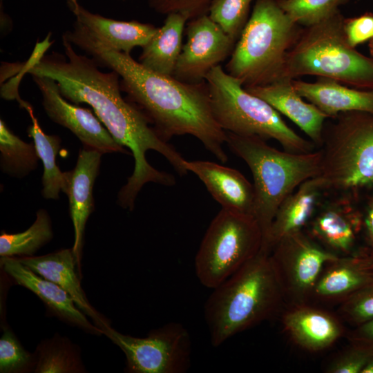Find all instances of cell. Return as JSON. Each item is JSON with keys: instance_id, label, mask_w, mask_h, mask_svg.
Returning <instances> with one entry per match:
<instances>
[{"instance_id": "obj_39", "label": "cell", "mask_w": 373, "mask_h": 373, "mask_svg": "<svg viewBox=\"0 0 373 373\" xmlns=\"http://www.w3.org/2000/svg\"><path fill=\"white\" fill-rule=\"evenodd\" d=\"M363 265L373 272V250L366 247L354 253Z\"/></svg>"}, {"instance_id": "obj_5", "label": "cell", "mask_w": 373, "mask_h": 373, "mask_svg": "<svg viewBox=\"0 0 373 373\" xmlns=\"http://www.w3.org/2000/svg\"><path fill=\"white\" fill-rule=\"evenodd\" d=\"M300 30L277 1L256 0L227 73L244 87L265 86L284 77L287 52Z\"/></svg>"}, {"instance_id": "obj_4", "label": "cell", "mask_w": 373, "mask_h": 373, "mask_svg": "<svg viewBox=\"0 0 373 373\" xmlns=\"http://www.w3.org/2000/svg\"><path fill=\"white\" fill-rule=\"evenodd\" d=\"M226 144L252 173L253 216L262 230L264 242L282 202L303 182L318 175L321 150L301 153L280 151L260 137L227 131Z\"/></svg>"}, {"instance_id": "obj_12", "label": "cell", "mask_w": 373, "mask_h": 373, "mask_svg": "<svg viewBox=\"0 0 373 373\" xmlns=\"http://www.w3.org/2000/svg\"><path fill=\"white\" fill-rule=\"evenodd\" d=\"M185 34L173 77L190 84L204 82L208 73L231 56L236 42L207 14L189 20Z\"/></svg>"}, {"instance_id": "obj_33", "label": "cell", "mask_w": 373, "mask_h": 373, "mask_svg": "<svg viewBox=\"0 0 373 373\" xmlns=\"http://www.w3.org/2000/svg\"><path fill=\"white\" fill-rule=\"evenodd\" d=\"M32 363V356L15 335L9 330L5 331L0 338V372H21L28 369Z\"/></svg>"}, {"instance_id": "obj_17", "label": "cell", "mask_w": 373, "mask_h": 373, "mask_svg": "<svg viewBox=\"0 0 373 373\" xmlns=\"http://www.w3.org/2000/svg\"><path fill=\"white\" fill-rule=\"evenodd\" d=\"M281 323L291 341L309 352L330 347L345 332L336 316L308 303L289 305L282 314Z\"/></svg>"}, {"instance_id": "obj_30", "label": "cell", "mask_w": 373, "mask_h": 373, "mask_svg": "<svg viewBox=\"0 0 373 373\" xmlns=\"http://www.w3.org/2000/svg\"><path fill=\"white\" fill-rule=\"evenodd\" d=\"M280 7L298 26L317 24L336 12L342 0H278Z\"/></svg>"}, {"instance_id": "obj_11", "label": "cell", "mask_w": 373, "mask_h": 373, "mask_svg": "<svg viewBox=\"0 0 373 373\" xmlns=\"http://www.w3.org/2000/svg\"><path fill=\"white\" fill-rule=\"evenodd\" d=\"M270 256L289 305L308 303L325 265L339 257L304 230L283 238Z\"/></svg>"}, {"instance_id": "obj_8", "label": "cell", "mask_w": 373, "mask_h": 373, "mask_svg": "<svg viewBox=\"0 0 373 373\" xmlns=\"http://www.w3.org/2000/svg\"><path fill=\"white\" fill-rule=\"evenodd\" d=\"M323 131L319 176L327 193L373 191V114H338Z\"/></svg>"}, {"instance_id": "obj_9", "label": "cell", "mask_w": 373, "mask_h": 373, "mask_svg": "<svg viewBox=\"0 0 373 373\" xmlns=\"http://www.w3.org/2000/svg\"><path fill=\"white\" fill-rule=\"evenodd\" d=\"M262 242V230L254 216L221 209L195 255L198 280L207 288H216L254 258Z\"/></svg>"}, {"instance_id": "obj_36", "label": "cell", "mask_w": 373, "mask_h": 373, "mask_svg": "<svg viewBox=\"0 0 373 373\" xmlns=\"http://www.w3.org/2000/svg\"><path fill=\"white\" fill-rule=\"evenodd\" d=\"M343 30L348 44L353 48L373 38V15L368 13L344 19Z\"/></svg>"}, {"instance_id": "obj_6", "label": "cell", "mask_w": 373, "mask_h": 373, "mask_svg": "<svg viewBox=\"0 0 373 373\" xmlns=\"http://www.w3.org/2000/svg\"><path fill=\"white\" fill-rule=\"evenodd\" d=\"M343 23L336 11L317 24L301 28L287 52L285 77H325L373 90V57L360 53L348 44Z\"/></svg>"}, {"instance_id": "obj_21", "label": "cell", "mask_w": 373, "mask_h": 373, "mask_svg": "<svg viewBox=\"0 0 373 373\" xmlns=\"http://www.w3.org/2000/svg\"><path fill=\"white\" fill-rule=\"evenodd\" d=\"M75 21L86 28L110 48L131 55L136 47H143L156 32L157 28L137 21H119L93 13L79 0H66Z\"/></svg>"}, {"instance_id": "obj_10", "label": "cell", "mask_w": 373, "mask_h": 373, "mask_svg": "<svg viewBox=\"0 0 373 373\" xmlns=\"http://www.w3.org/2000/svg\"><path fill=\"white\" fill-rule=\"evenodd\" d=\"M102 332L124 353L128 372L184 373L190 367L191 338L179 323H169L141 338L123 334L110 325Z\"/></svg>"}, {"instance_id": "obj_37", "label": "cell", "mask_w": 373, "mask_h": 373, "mask_svg": "<svg viewBox=\"0 0 373 373\" xmlns=\"http://www.w3.org/2000/svg\"><path fill=\"white\" fill-rule=\"evenodd\" d=\"M350 344L366 348L373 353V319L354 327L347 333Z\"/></svg>"}, {"instance_id": "obj_13", "label": "cell", "mask_w": 373, "mask_h": 373, "mask_svg": "<svg viewBox=\"0 0 373 373\" xmlns=\"http://www.w3.org/2000/svg\"><path fill=\"white\" fill-rule=\"evenodd\" d=\"M41 95L48 117L69 129L85 148L104 153L128 152L117 143L90 109L72 104L60 93L57 84L48 77L31 75Z\"/></svg>"}, {"instance_id": "obj_1", "label": "cell", "mask_w": 373, "mask_h": 373, "mask_svg": "<svg viewBox=\"0 0 373 373\" xmlns=\"http://www.w3.org/2000/svg\"><path fill=\"white\" fill-rule=\"evenodd\" d=\"M64 54L52 52L29 59L23 73L52 79L62 96L69 102L91 106L94 113L115 141L128 148L135 160L134 170L118 193L117 203L132 211L143 186L154 182L171 186L175 178L153 167L147 161L148 151L162 155L180 175L188 171L185 160L175 149L150 126L145 114L121 94L120 77L113 70L104 72L93 58L79 54L64 34Z\"/></svg>"}, {"instance_id": "obj_22", "label": "cell", "mask_w": 373, "mask_h": 373, "mask_svg": "<svg viewBox=\"0 0 373 373\" xmlns=\"http://www.w3.org/2000/svg\"><path fill=\"white\" fill-rule=\"evenodd\" d=\"M293 84L303 99L329 119L352 111L373 114V90L357 89L325 77H317L314 82L294 79Z\"/></svg>"}, {"instance_id": "obj_40", "label": "cell", "mask_w": 373, "mask_h": 373, "mask_svg": "<svg viewBox=\"0 0 373 373\" xmlns=\"http://www.w3.org/2000/svg\"><path fill=\"white\" fill-rule=\"evenodd\" d=\"M361 373H373V356L369 360Z\"/></svg>"}, {"instance_id": "obj_35", "label": "cell", "mask_w": 373, "mask_h": 373, "mask_svg": "<svg viewBox=\"0 0 373 373\" xmlns=\"http://www.w3.org/2000/svg\"><path fill=\"white\" fill-rule=\"evenodd\" d=\"M212 0H148L152 9L160 14L179 12L186 15L189 20L207 14Z\"/></svg>"}, {"instance_id": "obj_7", "label": "cell", "mask_w": 373, "mask_h": 373, "mask_svg": "<svg viewBox=\"0 0 373 373\" xmlns=\"http://www.w3.org/2000/svg\"><path fill=\"white\" fill-rule=\"evenodd\" d=\"M205 82L213 116L224 131L274 139L283 150L291 153L314 151L315 145L310 140L297 134L276 110L248 92L221 65L208 73Z\"/></svg>"}, {"instance_id": "obj_3", "label": "cell", "mask_w": 373, "mask_h": 373, "mask_svg": "<svg viewBox=\"0 0 373 373\" xmlns=\"http://www.w3.org/2000/svg\"><path fill=\"white\" fill-rule=\"evenodd\" d=\"M285 302L270 253L261 250L213 289L204 308L211 343L218 347L234 335L276 315Z\"/></svg>"}, {"instance_id": "obj_20", "label": "cell", "mask_w": 373, "mask_h": 373, "mask_svg": "<svg viewBox=\"0 0 373 373\" xmlns=\"http://www.w3.org/2000/svg\"><path fill=\"white\" fill-rule=\"evenodd\" d=\"M1 265L16 283L37 295L53 314L91 333L103 334L99 327L88 321L72 297L59 285L37 274L16 257H1Z\"/></svg>"}, {"instance_id": "obj_18", "label": "cell", "mask_w": 373, "mask_h": 373, "mask_svg": "<svg viewBox=\"0 0 373 373\" xmlns=\"http://www.w3.org/2000/svg\"><path fill=\"white\" fill-rule=\"evenodd\" d=\"M188 171L195 174L222 209L253 216V184L236 169L210 161H187Z\"/></svg>"}, {"instance_id": "obj_27", "label": "cell", "mask_w": 373, "mask_h": 373, "mask_svg": "<svg viewBox=\"0 0 373 373\" xmlns=\"http://www.w3.org/2000/svg\"><path fill=\"white\" fill-rule=\"evenodd\" d=\"M0 166L10 176L21 178L34 171L39 159L34 143H27L0 120Z\"/></svg>"}, {"instance_id": "obj_15", "label": "cell", "mask_w": 373, "mask_h": 373, "mask_svg": "<svg viewBox=\"0 0 373 373\" xmlns=\"http://www.w3.org/2000/svg\"><path fill=\"white\" fill-rule=\"evenodd\" d=\"M102 155L98 151L83 147L79 151L75 167L65 172L66 186L63 192L68 198L75 234L72 249L79 270L86 222L94 210L93 189L99 173Z\"/></svg>"}, {"instance_id": "obj_2", "label": "cell", "mask_w": 373, "mask_h": 373, "mask_svg": "<svg viewBox=\"0 0 373 373\" xmlns=\"http://www.w3.org/2000/svg\"><path fill=\"white\" fill-rule=\"evenodd\" d=\"M73 46L93 58L99 66L109 68L120 77L121 89L147 117L166 142L176 135H190L222 163L226 131L216 122L206 82L190 84L173 76L153 72L131 55L115 50L75 21L65 32Z\"/></svg>"}, {"instance_id": "obj_31", "label": "cell", "mask_w": 373, "mask_h": 373, "mask_svg": "<svg viewBox=\"0 0 373 373\" xmlns=\"http://www.w3.org/2000/svg\"><path fill=\"white\" fill-rule=\"evenodd\" d=\"M35 372H75L81 370L79 361L66 343L50 341L39 347Z\"/></svg>"}, {"instance_id": "obj_28", "label": "cell", "mask_w": 373, "mask_h": 373, "mask_svg": "<svg viewBox=\"0 0 373 373\" xmlns=\"http://www.w3.org/2000/svg\"><path fill=\"white\" fill-rule=\"evenodd\" d=\"M52 237L53 232L50 216L45 209H39L34 223L27 230L18 233H7L1 231L0 256L1 257L32 256Z\"/></svg>"}, {"instance_id": "obj_19", "label": "cell", "mask_w": 373, "mask_h": 373, "mask_svg": "<svg viewBox=\"0 0 373 373\" xmlns=\"http://www.w3.org/2000/svg\"><path fill=\"white\" fill-rule=\"evenodd\" d=\"M327 193L318 175L300 184L278 208L261 250L270 253L283 238L304 230Z\"/></svg>"}, {"instance_id": "obj_38", "label": "cell", "mask_w": 373, "mask_h": 373, "mask_svg": "<svg viewBox=\"0 0 373 373\" xmlns=\"http://www.w3.org/2000/svg\"><path fill=\"white\" fill-rule=\"evenodd\" d=\"M363 229L367 247L373 250V195L368 200L363 213Z\"/></svg>"}, {"instance_id": "obj_32", "label": "cell", "mask_w": 373, "mask_h": 373, "mask_svg": "<svg viewBox=\"0 0 373 373\" xmlns=\"http://www.w3.org/2000/svg\"><path fill=\"white\" fill-rule=\"evenodd\" d=\"M340 303L338 310L340 316L354 327L373 319V282Z\"/></svg>"}, {"instance_id": "obj_23", "label": "cell", "mask_w": 373, "mask_h": 373, "mask_svg": "<svg viewBox=\"0 0 373 373\" xmlns=\"http://www.w3.org/2000/svg\"><path fill=\"white\" fill-rule=\"evenodd\" d=\"M17 259L37 274L64 289L72 297L76 306L90 317L102 330L109 325L85 296L75 271L77 261L73 249H61L41 256H26Z\"/></svg>"}, {"instance_id": "obj_41", "label": "cell", "mask_w": 373, "mask_h": 373, "mask_svg": "<svg viewBox=\"0 0 373 373\" xmlns=\"http://www.w3.org/2000/svg\"><path fill=\"white\" fill-rule=\"evenodd\" d=\"M370 50L371 55L373 57V38L371 39V42L370 44Z\"/></svg>"}, {"instance_id": "obj_29", "label": "cell", "mask_w": 373, "mask_h": 373, "mask_svg": "<svg viewBox=\"0 0 373 373\" xmlns=\"http://www.w3.org/2000/svg\"><path fill=\"white\" fill-rule=\"evenodd\" d=\"M254 0H212L207 15L236 42L249 18Z\"/></svg>"}, {"instance_id": "obj_26", "label": "cell", "mask_w": 373, "mask_h": 373, "mask_svg": "<svg viewBox=\"0 0 373 373\" xmlns=\"http://www.w3.org/2000/svg\"><path fill=\"white\" fill-rule=\"evenodd\" d=\"M26 110L31 119V124L27 132L29 137L32 138L38 156L44 165L41 195L47 200H58L60 192L64 191L66 186L65 172H61L56 163L61 139L57 135H48L43 131L30 104Z\"/></svg>"}, {"instance_id": "obj_34", "label": "cell", "mask_w": 373, "mask_h": 373, "mask_svg": "<svg viewBox=\"0 0 373 373\" xmlns=\"http://www.w3.org/2000/svg\"><path fill=\"white\" fill-rule=\"evenodd\" d=\"M373 356L366 348L350 344V347L337 356L327 366L329 373H361L362 370Z\"/></svg>"}, {"instance_id": "obj_24", "label": "cell", "mask_w": 373, "mask_h": 373, "mask_svg": "<svg viewBox=\"0 0 373 373\" xmlns=\"http://www.w3.org/2000/svg\"><path fill=\"white\" fill-rule=\"evenodd\" d=\"M372 282L373 272L365 268L354 254L339 256L323 269L311 299L341 303Z\"/></svg>"}, {"instance_id": "obj_14", "label": "cell", "mask_w": 373, "mask_h": 373, "mask_svg": "<svg viewBox=\"0 0 373 373\" xmlns=\"http://www.w3.org/2000/svg\"><path fill=\"white\" fill-rule=\"evenodd\" d=\"M327 194L306 227V232L333 254L352 256L356 251L357 238L363 229V213L354 205L355 195Z\"/></svg>"}, {"instance_id": "obj_16", "label": "cell", "mask_w": 373, "mask_h": 373, "mask_svg": "<svg viewBox=\"0 0 373 373\" xmlns=\"http://www.w3.org/2000/svg\"><path fill=\"white\" fill-rule=\"evenodd\" d=\"M293 79L284 77L265 86L244 88L286 116L305 133L315 146L320 148L325 121L329 118L316 106L303 99L294 88Z\"/></svg>"}, {"instance_id": "obj_25", "label": "cell", "mask_w": 373, "mask_h": 373, "mask_svg": "<svg viewBox=\"0 0 373 373\" xmlns=\"http://www.w3.org/2000/svg\"><path fill=\"white\" fill-rule=\"evenodd\" d=\"M188 16L179 12L166 15L163 25L142 48L138 61L157 73L173 76L182 48Z\"/></svg>"}]
</instances>
